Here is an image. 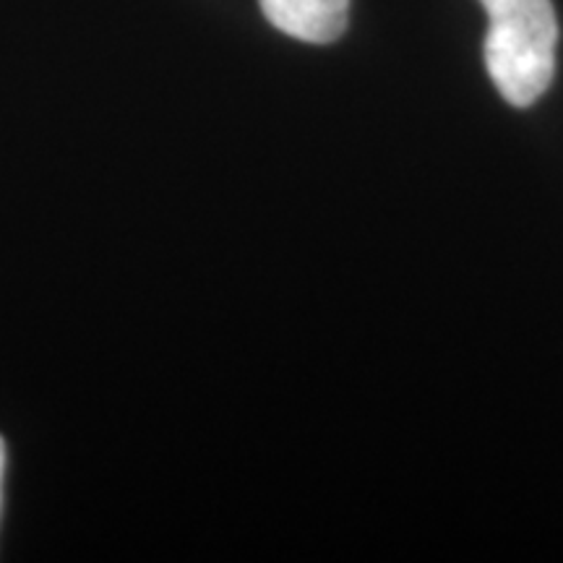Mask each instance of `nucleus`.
Segmentation results:
<instances>
[{"mask_svg": "<svg viewBox=\"0 0 563 563\" xmlns=\"http://www.w3.org/2000/svg\"><path fill=\"white\" fill-rule=\"evenodd\" d=\"M488 13L485 66L514 108H530L555 74L559 19L551 0H481Z\"/></svg>", "mask_w": 563, "mask_h": 563, "instance_id": "1", "label": "nucleus"}, {"mask_svg": "<svg viewBox=\"0 0 563 563\" xmlns=\"http://www.w3.org/2000/svg\"><path fill=\"white\" fill-rule=\"evenodd\" d=\"M266 21L311 45H329L347 30L350 0H258Z\"/></svg>", "mask_w": 563, "mask_h": 563, "instance_id": "2", "label": "nucleus"}, {"mask_svg": "<svg viewBox=\"0 0 563 563\" xmlns=\"http://www.w3.org/2000/svg\"><path fill=\"white\" fill-rule=\"evenodd\" d=\"M3 473H5V443L0 439V490H3Z\"/></svg>", "mask_w": 563, "mask_h": 563, "instance_id": "3", "label": "nucleus"}]
</instances>
